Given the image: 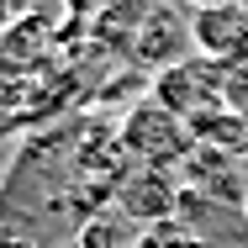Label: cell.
Segmentation results:
<instances>
[{
	"label": "cell",
	"instance_id": "52a82bcc",
	"mask_svg": "<svg viewBox=\"0 0 248 248\" xmlns=\"http://www.w3.org/2000/svg\"><path fill=\"white\" fill-rule=\"evenodd\" d=\"M227 106L248 122V63H232L227 69Z\"/></svg>",
	"mask_w": 248,
	"mask_h": 248
},
{
	"label": "cell",
	"instance_id": "6da1fadb",
	"mask_svg": "<svg viewBox=\"0 0 248 248\" xmlns=\"http://www.w3.org/2000/svg\"><path fill=\"white\" fill-rule=\"evenodd\" d=\"M148 100H158L180 122H190L201 111H217V106H227V63H217L206 53L174 58V63H164L153 74V95Z\"/></svg>",
	"mask_w": 248,
	"mask_h": 248
},
{
	"label": "cell",
	"instance_id": "9c48e42d",
	"mask_svg": "<svg viewBox=\"0 0 248 248\" xmlns=\"http://www.w3.org/2000/svg\"><path fill=\"white\" fill-rule=\"evenodd\" d=\"M243 211H248V196H243Z\"/></svg>",
	"mask_w": 248,
	"mask_h": 248
},
{
	"label": "cell",
	"instance_id": "5b68a950",
	"mask_svg": "<svg viewBox=\"0 0 248 248\" xmlns=\"http://www.w3.org/2000/svg\"><path fill=\"white\" fill-rule=\"evenodd\" d=\"M185 127H190L196 148H217V153H232V158H243V153H248V122L232 111V106L201 111V116H190Z\"/></svg>",
	"mask_w": 248,
	"mask_h": 248
},
{
	"label": "cell",
	"instance_id": "277c9868",
	"mask_svg": "<svg viewBox=\"0 0 248 248\" xmlns=\"http://www.w3.org/2000/svg\"><path fill=\"white\" fill-rule=\"evenodd\" d=\"M180 185L169 180V169H138L127 185H122V211L127 217H138L143 227H153V222H169L174 211H180Z\"/></svg>",
	"mask_w": 248,
	"mask_h": 248
},
{
	"label": "cell",
	"instance_id": "7a4b0ae2",
	"mask_svg": "<svg viewBox=\"0 0 248 248\" xmlns=\"http://www.w3.org/2000/svg\"><path fill=\"white\" fill-rule=\"evenodd\" d=\"M122 148L132 153L143 169H174L196 153V138L180 116H169L158 100H138L122 116Z\"/></svg>",
	"mask_w": 248,
	"mask_h": 248
},
{
	"label": "cell",
	"instance_id": "3957f363",
	"mask_svg": "<svg viewBox=\"0 0 248 248\" xmlns=\"http://www.w3.org/2000/svg\"><path fill=\"white\" fill-rule=\"evenodd\" d=\"M190 48L217 63H248V0L232 5H206L190 16Z\"/></svg>",
	"mask_w": 248,
	"mask_h": 248
},
{
	"label": "cell",
	"instance_id": "ba28073f",
	"mask_svg": "<svg viewBox=\"0 0 248 248\" xmlns=\"http://www.w3.org/2000/svg\"><path fill=\"white\" fill-rule=\"evenodd\" d=\"M196 11H206V5H232V0H190Z\"/></svg>",
	"mask_w": 248,
	"mask_h": 248
},
{
	"label": "cell",
	"instance_id": "8992f818",
	"mask_svg": "<svg viewBox=\"0 0 248 248\" xmlns=\"http://www.w3.org/2000/svg\"><path fill=\"white\" fill-rule=\"evenodd\" d=\"M138 248H201L196 232H185L180 222H153L148 232L138 238Z\"/></svg>",
	"mask_w": 248,
	"mask_h": 248
}]
</instances>
